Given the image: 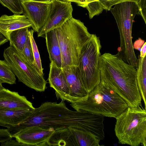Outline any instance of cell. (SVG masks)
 Here are the masks:
<instances>
[{
  "label": "cell",
  "instance_id": "obj_14",
  "mask_svg": "<svg viewBox=\"0 0 146 146\" xmlns=\"http://www.w3.org/2000/svg\"><path fill=\"white\" fill-rule=\"evenodd\" d=\"M24 96L4 88L0 90V108L22 110L35 109Z\"/></svg>",
  "mask_w": 146,
  "mask_h": 146
},
{
  "label": "cell",
  "instance_id": "obj_18",
  "mask_svg": "<svg viewBox=\"0 0 146 146\" xmlns=\"http://www.w3.org/2000/svg\"><path fill=\"white\" fill-rule=\"evenodd\" d=\"M75 146H99L100 140L90 132L68 128Z\"/></svg>",
  "mask_w": 146,
  "mask_h": 146
},
{
  "label": "cell",
  "instance_id": "obj_29",
  "mask_svg": "<svg viewBox=\"0 0 146 146\" xmlns=\"http://www.w3.org/2000/svg\"><path fill=\"white\" fill-rule=\"evenodd\" d=\"M1 143V146H25L24 144L17 140H14L12 139Z\"/></svg>",
  "mask_w": 146,
  "mask_h": 146
},
{
  "label": "cell",
  "instance_id": "obj_12",
  "mask_svg": "<svg viewBox=\"0 0 146 146\" xmlns=\"http://www.w3.org/2000/svg\"><path fill=\"white\" fill-rule=\"evenodd\" d=\"M48 80L50 87L54 90L57 99L72 103L68 85L62 70L52 62L50 64Z\"/></svg>",
  "mask_w": 146,
  "mask_h": 146
},
{
  "label": "cell",
  "instance_id": "obj_3",
  "mask_svg": "<svg viewBox=\"0 0 146 146\" xmlns=\"http://www.w3.org/2000/svg\"><path fill=\"white\" fill-rule=\"evenodd\" d=\"M55 29L61 50V68L78 66L84 46L92 34L83 22L72 17Z\"/></svg>",
  "mask_w": 146,
  "mask_h": 146
},
{
  "label": "cell",
  "instance_id": "obj_11",
  "mask_svg": "<svg viewBox=\"0 0 146 146\" xmlns=\"http://www.w3.org/2000/svg\"><path fill=\"white\" fill-rule=\"evenodd\" d=\"M54 131L52 127L46 129L38 126H33L22 130L13 137L25 146H47L48 139Z\"/></svg>",
  "mask_w": 146,
  "mask_h": 146
},
{
  "label": "cell",
  "instance_id": "obj_34",
  "mask_svg": "<svg viewBox=\"0 0 146 146\" xmlns=\"http://www.w3.org/2000/svg\"><path fill=\"white\" fill-rule=\"evenodd\" d=\"M97 0H83L82 3L81 7L84 8H85V5L88 3L95 1Z\"/></svg>",
  "mask_w": 146,
  "mask_h": 146
},
{
  "label": "cell",
  "instance_id": "obj_19",
  "mask_svg": "<svg viewBox=\"0 0 146 146\" xmlns=\"http://www.w3.org/2000/svg\"><path fill=\"white\" fill-rule=\"evenodd\" d=\"M139 0H98L88 3L85 5L88 12L90 18L92 19L96 15L102 13L104 10H110L115 5L126 1H133L137 4Z\"/></svg>",
  "mask_w": 146,
  "mask_h": 146
},
{
  "label": "cell",
  "instance_id": "obj_24",
  "mask_svg": "<svg viewBox=\"0 0 146 146\" xmlns=\"http://www.w3.org/2000/svg\"><path fill=\"white\" fill-rule=\"evenodd\" d=\"M0 3L14 14L23 13L21 0H0Z\"/></svg>",
  "mask_w": 146,
  "mask_h": 146
},
{
  "label": "cell",
  "instance_id": "obj_1",
  "mask_svg": "<svg viewBox=\"0 0 146 146\" xmlns=\"http://www.w3.org/2000/svg\"><path fill=\"white\" fill-rule=\"evenodd\" d=\"M104 119L100 114L71 110L62 100L59 103L47 102L35 108L24 122L8 129L13 136L22 130L33 126L46 129L52 127L55 130L72 127L90 132L98 137L103 131Z\"/></svg>",
  "mask_w": 146,
  "mask_h": 146
},
{
  "label": "cell",
  "instance_id": "obj_8",
  "mask_svg": "<svg viewBox=\"0 0 146 146\" xmlns=\"http://www.w3.org/2000/svg\"><path fill=\"white\" fill-rule=\"evenodd\" d=\"M116 21L120 40L119 51L124 55H130L134 50L132 41V29L135 16L139 14L137 4L126 1L117 3L110 10Z\"/></svg>",
  "mask_w": 146,
  "mask_h": 146
},
{
  "label": "cell",
  "instance_id": "obj_28",
  "mask_svg": "<svg viewBox=\"0 0 146 146\" xmlns=\"http://www.w3.org/2000/svg\"><path fill=\"white\" fill-rule=\"evenodd\" d=\"M12 138L7 129H0V143L4 142Z\"/></svg>",
  "mask_w": 146,
  "mask_h": 146
},
{
  "label": "cell",
  "instance_id": "obj_38",
  "mask_svg": "<svg viewBox=\"0 0 146 146\" xmlns=\"http://www.w3.org/2000/svg\"></svg>",
  "mask_w": 146,
  "mask_h": 146
},
{
  "label": "cell",
  "instance_id": "obj_37",
  "mask_svg": "<svg viewBox=\"0 0 146 146\" xmlns=\"http://www.w3.org/2000/svg\"><path fill=\"white\" fill-rule=\"evenodd\" d=\"M61 1H65V0H58Z\"/></svg>",
  "mask_w": 146,
  "mask_h": 146
},
{
  "label": "cell",
  "instance_id": "obj_26",
  "mask_svg": "<svg viewBox=\"0 0 146 146\" xmlns=\"http://www.w3.org/2000/svg\"><path fill=\"white\" fill-rule=\"evenodd\" d=\"M22 53L31 65L39 70L36 66L35 63L31 44L28 35V33L26 42Z\"/></svg>",
  "mask_w": 146,
  "mask_h": 146
},
{
  "label": "cell",
  "instance_id": "obj_35",
  "mask_svg": "<svg viewBox=\"0 0 146 146\" xmlns=\"http://www.w3.org/2000/svg\"><path fill=\"white\" fill-rule=\"evenodd\" d=\"M3 88L2 85V83L0 81V90Z\"/></svg>",
  "mask_w": 146,
  "mask_h": 146
},
{
  "label": "cell",
  "instance_id": "obj_27",
  "mask_svg": "<svg viewBox=\"0 0 146 146\" xmlns=\"http://www.w3.org/2000/svg\"><path fill=\"white\" fill-rule=\"evenodd\" d=\"M140 15L146 24V0H139L137 4Z\"/></svg>",
  "mask_w": 146,
  "mask_h": 146
},
{
  "label": "cell",
  "instance_id": "obj_36",
  "mask_svg": "<svg viewBox=\"0 0 146 146\" xmlns=\"http://www.w3.org/2000/svg\"><path fill=\"white\" fill-rule=\"evenodd\" d=\"M35 0V1H45V0Z\"/></svg>",
  "mask_w": 146,
  "mask_h": 146
},
{
  "label": "cell",
  "instance_id": "obj_31",
  "mask_svg": "<svg viewBox=\"0 0 146 146\" xmlns=\"http://www.w3.org/2000/svg\"><path fill=\"white\" fill-rule=\"evenodd\" d=\"M146 42H145L142 46L140 50V57H143L146 56Z\"/></svg>",
  "mask_w": 146,
  "mask_h": 146
},
{
  "label": "cell",
  "instance_id": "obj_25",
  "mask_svg": "<svg viewBox=\"0 0 146 146\" xmlns=\"http://www.w3.org/2000/svg\"><path fill=\"white\" fill-rule=\"evenodd\" d=\"M34 32V31L33 29H29L28 32V35L31 44L33 55L35 64L40 72L42 74H44L43 71V68L42 66L40 54L33 37Z\"/></svg>",
  "mask_w": 146,
  "mask_h": 146
},
{
  "label": "cell",
  "instance_id": "obj_5",
  "mask_svg": "<svg viewBox=\"0 0 146 146\" xmlns=\"http://www.w3.org/2000/svg\"><path fill=\"white\" fill-rule=\"evenodd\" d=\"M115 119L114 131L119 143L146 146V111L141 105L128 107Z\"/></svg>",
  "mask_w": 146,
  "mask_h": 146
},
{
  "label": "cell",
  "instance_id": "obj_17",
  "mask_svg": "<svg viewBox=\"0 0 146 146\" xmlns=\"http://www.w3.org/2000/svg\"><path fill=\"white\" fill-rule=\"evenodd\" d=\"M44 37L50 62H52L57 66L61 68V52L55 29L46 33Z\"/></svg>",
  "mask_w": 146,
  "mask_h": 146
},
{
  "label": "cell",
  "instance_id": "obj_9",
  "mask_svg": "<svg viewBox=\"0 0 146 146\" xmlns=\"http://www.w3.org/2000/svg\"><path fill=\"white\" fill-rule=\"evenodd\" d=\"M23 14L32 24L34 32L38 33L46 22L51 7V0L41 1L21 0Z\"/></svg>",
  "mask_w": 146,
  "mask_h": 146
},
{
  "label": "cell",
  "instance_id": "obj_20",
  "mask_svg": "<svg viewBox=\"0 0 146 146\" xmlns=\"http://www.w3.org/2000/svg\"><path fill=\"white\" fill-rule=\"evenodd\" d=\"M47 146H75L68 128L55 130L48 139Z\"/></svg>",
  "mask_w": 146,
  "mask_h": 146
},
{
  "label": "cell",
  "instance_id": "obj_32",
  "mask_svg": "<svg viewBox=\"0 0 146 146\" xmlns=\"http://www.w3.org/2000/svg\"><path fill=\"white\" fill-rule=\"evenodd\" d=\"M8 41V40L0 32V46Z\"/></svg>",
  "mask_w": 146,
  "mask_h": 146
},
{
  "label": "cell",
  "instance_id": "obj_22",
  "mask_svg": "<svg viewBox=\"0 0 146 146\" xmlns=\"http://www.w3.org/2000/svg\"><path fill=\"white\" fill-rule=\"evenodd\" d=\"M29 27H25L14 30L10 33L9 41L10 45L22 53L28 36Z\"/></svg>",
  "mask_w": 146,
  "mask_h": 146
},
{
  "label": "cell",
  "instance_id": "obj_21",
  "mask_svg": "<svg viewBox=\"0 0 146 146\" xmlns=\"http://www.w3.org/2000/svg\"><path fill=\"white\" fill-rule=\"evenodd\" d=\"M136 68V78L138 88L146 109V56L140 57Z\"/></svg>",
  "mask_w": 146,
  "mask_h": 146
},
{
  "label": "cell",
  "instance_id": "obj_6",
  "mask_svg": "<svg viewBox=\"0 0 146 146\" xmlns=\"http://www.w3.org/2000/svg\"><path fill=\"white\" fill-rule=\"evenodd\" d=\"M3 56L19 82L36 91H45L47 82L44 74L31 65L22 53L10 45L5 49Z\"/></svg>",
  "mask_w": 146,
  "mask_h": 146
},
{
  "label": "cell",
  "instance_id": "obj_4",
  "mask_svg": "<svg viewBox=\"0 0 146 146\" xmlns=\"http://www.w3.org/2000/svg\"><path fill=\"white\" fill-rule=\"evenodd\" d=\"M70 105L76 111L83 110L115 118L128 107L121 97L101 80L85 100Z\"/></svg>",
  "mask_w": 146,
  "mask_h": 146
},
{
  "label": "cell",
  "instance_id": "obj_2",
  "mask_svg": "<svg viewBox=\"0 0 146 146\" xmlns=\"http://www.w3.org/2000/svg\"><path fill=\"white\" fill-rule=\"evenodd\" d=\"M99 64L101 80L121 97L128 107L141 105L135 68L124 61L118 53H105L101 55Z\"/></svg>",
  "mask_w": 146,
  "mask_h": 146
},
{
  "label": "cell",
  "instance_id": "obj_15",
  "mask_svg": "<svg viewBox=\"0 0 146 146\" xmlns=\"http://www.w3.org/2000/svg\"><path fill=\"white\" fill-rule=\"evenodd\" d=\"M32 24L24 15H4L0 17V32L9 40L11 32L21 28L31 27Z\"/></svg>",
  "mask_w": 146,
  "mask_h": 146
},
{
  "label": "cell",
  "instance_id": "obj_16",
  "mask_svg": "<svg viewBox=\"0 0 146 146\" xmlns=\"http://www.w3.org/2000/svg\"><path fill=\"white\" fill-rule=\"evenodd\" d=\"M35 109L15 110L0 108V126L8 128L18 125L24 122Z\"/></svg>",
  "mask_w": 146,
  "mask_h": 146
},
{
  "label": "cell",
  "instance_id": "obj_13",
  "mask_svg": "<svg viewBox=\"0 0 146 146\" xmlns=\"http://www.w3.org/2000/svg\"><path fill=\"white\" fill-rule=\"evenodd\" d=\"M62 69L68 85L72 103L85 100L88 93L83 86L78 66H69Z\"/></svg>",
  "mask_w": 146,
  "mask_h": 146
},
{
  "label": "cell",
  "instance_id": "obj_30",
  "mask_svg": "<svg viewBox=\"0 0 146 146\" xmlns=\"http://www.w3.org/2000/svg\"><path fill=\"white\" fill-rule=\"evenodd\" d=\"M144 40L139 38L134 42L133 45L134 49H135L140 51L142 46L144 43Z\"/></svg>",
  "mask_w": 146,
  "mask_h": 146
},
{
  "label": "cell",
  "instance_id": "obj_33",
  "mask_svg": "<svg viewBox=\"0 0 146 146\" xmlns=\"http://www.w3.org/2000/svg\"><path fill=\"white\" fill-rule=\"evenodd\" d=\"M65 1L74 2L77 3L78 6L81 7L83 2V0H65Z\"/></svg>",
  "mask_w": 146,
  "mask_h": 146
},
{
  "label": "cell",
  "instance_id": "obj_10",
  "mask_svg": "<svg viewBox=\"0 0 146 146\" xmlns=\"http://www.w3.org/2000/svg\"><path fill=\"white\" fill-rule=\"evenodd\" d=\"M51 7L48 19L38 33V37H44L45 34L61 26L72 17L73 8L71 2L51 0Z\"/></svg>",
  "mask_w": 146,
  "mask_h": 146
},
{
  "label": "cell",
  "instance_id": "obj_23",
  "mask_svg": "<svg viewBox=\"0 0 146 146\" xmlns=\"http://www.w3.org/2000/svg\"><path fill=\"white\" fill-rule=\"evenodd\" d=\"M16 78L6 62L0 60V81L10 84H16Z\"/></svg>",
  "mask_w": 146,
  "mask_h": 146
},
{
  "label": "cell",
  "instance_id": "obj_7",
  "mask_svg": "<svg viewBox=\"0 0 146 146\" xmlns=\"http://www.w3.org/2000/svg\"><path fill=\"white\" fill-rule=\"evenodd\" d=\"M101 45L99 37L92 34L86 43L78 66L83 86L89 93L101 81L99 60Z\"/></svg>",
  "mask_w": 146,
  "mask_h": 146
}]
</instances>
